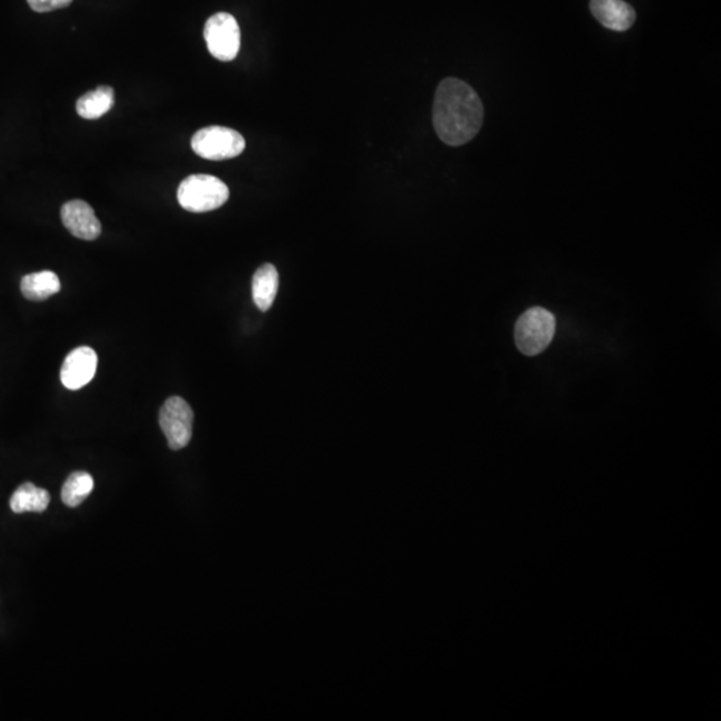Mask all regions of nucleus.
I'll return each mask as SVG.
<instances>
[{
  "mask_svg": "<svg viewBox=\"0 0 721 721\" xmlns=\"http://www.w3.org/2000/svg\"><path fill=\"white\" fill-rule=\"evenodd\" d=\"M191 147L205 160L226 161L241 155L246 142L241 134L229 127L208 126L194 134Z\"/></svg>",
  "mask_w": 721,
  "mask_h": 721,
  "instance_id": "obj_4",
  "label": "nucleus"
},
{
  "mask_svg": "<svg viewBox=\"0 0 721 721\" xmlns=\"http://www.w3.org/2000/svg\"><path fill=\"white\" fill-rule=\"evenodd\" d=\"M94 489V478L90 473L74 472L67 478L62 488V500L69 508L79 506Z\"/></svg>",
  "mask_w": 721,
  "mask_h": 721,
  "instance_id": "obj_14",
  "label": "nucleus"
},
{
  "mask_svg": "<svg viewBox=\"0 0 721 721\" xmlns=\"http://www.w3.org/2000/svg\"><path fill=\"white\" fill-rule=\"evenodd\" d=\"M206 44L208 52L216 60L222 62H230L236 60L241 49V30L238 22L227 13H218L210 16L206 22L205 32Z\"/></svg>",
  "mask_w": 721,
  "mask_h": 721,
  "instance_id": "obj_5",
  "label": "nucleus"
},
{
  "mask_svg": "<svg viewBox=\"0 0 721 721\" xmlns=\"http://www.w3.org/2000/svg\"><path fill=\"white\" fill-rule=\"evenodd\" d=\"M114 106V90L108 86H99L88 91L77 102V111L85 119H98L107 114Z\"/></svg>",
  "mask_w": 721,
  "mask_h": 721,
  "instance_id": "obj_13",
  "label": "nucleus"
},
{
  "mask_svg": "<svg viewBox=\"0 0 721 721\" xmlns=\"http://www.w3.org/2000/svg\"><path fill=\"white\" fill-rule=\"evenodd\" d=\"M556 333V319L544 308H531L520 317L514 328V339L520 352L537 356L544 352Z\"/></svg>",
  "mask_w": 721,
  "mask_h": 721,
  "instance_id": "obj_3",
  "label": "nucleus"
},
{
  "mask_svg": "<svg viewBox=\"0 0 721 721\" xmlns=\"http://www.w3.org/2000/svg\"><path fill=\"white\" fill-rule=\"evenodd\" d=\"M50 500L51 497L46 489L38 488L32 483H26L14 492L10 506L14 513H24V512L42 513L46 511Z\"/></svg>",
  "mask_w": 721,
  "mask_h": 721,
  "instance_id": "obj_12",
  "label": "nucleus"
},
{
  "mask_svg": "<svg viewBox=\"0 0 721 721\" xmlns=\"http://www.w3.org/2000/svg\"><path fill=\"white\" fill-rule=\"evenodd\" d=\"M72 0H27L30 7L36 13H50V11L60 10L71 5Z\"/></svg>",
  "mask_w": 721,
  "mask_h": 721,
  "instance_id": "obj_15",
  "label": "nucleus"
},
{
  "mask_svg": "<svg viewBox=\"0 0 721 721\" xmlns=\"http://www.w3.org/2000/svg\"><path fill=\"white\" fill-rule=\"evenodd\" d=\"M194 413L182 397H170L160 411V425L170 449L188 447L193 436Z\"/></svg>",
  "mask_w": 721,
  "mask_h": 721,
  "instance_id": "obj_6",
  "label": "nucleus"
},
{
  "mask_svg": "<svg viewBox=\"0 0 721 721\" xmlns=\"http://www.w3.org/2000/svg\"><path fill=\"white\" fill-rule=\"evenodd\" d=\"M178 202L191 213H208L221 208L229 199L226 183L213 175H190L178 188Z\"/></svg>",
  "mask_w": 721,
  "mask_h": 721,
  "instance_id": "obj_2",
  "label": "nucleus"
},
{
  "mask_svg": "<svg viewBox=\"0 0 721 721\" xmlns=\"http://www.w3.org/2000/svg\"><path fill=\"white\" fill-rule=\"evenodd\" d=\"M484 124V106L478 94L464 80L447 78L437 88L433 127L439 138L458 147L472 141Z\"/></svg>",
  "mask_w": 721,
  "mask_h": 721,
  "instance_id": "obj_1",
  "label": "nucleus"
},
{
  "mask_svg": "<svg viewBox=\"0 0 721 721\" xmlns=\"http://www.w3.org/2000/svg\"><path fill=\"white\" fill-rule=\"evenodd\" d=\"M21 291L24 298L30 300H44L51 295L60 293V281L54 272L32 273L22 278Z\"/></svg>",
  "mask_w": 721,
  "mask_h": 721,
  "instance_id": "obj_11",
  "label": "nucleus"
},
{
  "mask_svg": "<svg viewBox=\"0 0 721 721\" xmlns=\"http://www.w3.org/2000/svg\"><path fill=\"white\" fill-rule=\"evenodd\" d=\"M280 286V275L274 264L264 263L255 272L253 277L252 293L257 308L267 311L272 308Z\"/></svg>",
  "mask_w": 721,
  "mask_h": 721,
  "instance_id": "obj_10",
  "label": "nucleus"
},
{
  "mask_svg": "<svg viewBox=\"0 0 721 721\" xmlns=\"http://www.w3.org/2000/svg\"><path fill=\"white\" fill-rule=\"evenodd\" d=\"M60 217L66 229L83 241H94L102 233V225L94 208L85 200L74 199L65 203Z\"/></svg>",
  "mask_w": 721,
  "mask_h": 721,
  "instance_id": "obj_8",
  "label": "nucleus"
},
{
  "mask_svg": "<svg viewBox=\"0 0 721 721\" xmlns=\"http://www.w3.org/2000/svg\"><path fill=\"white\" fill-rule=\"evenodd\" d=\"M590 13L605 29L626 32L633 26L636 13L624 0H590Z\"/></svg>",
  "mask_w": 721,
  "mask_h": 721,
  "instance_id": "obj_9",
  "label": "nucleus"
},
{
  "mask_svg": "<svg viewBox=\"0 0 721 721\" xmlns=\"http://www.w3.org/2000/svg\"><path fill=\"white\" fill-rule=\"evenodd\" d=\"M98 367V356L88 347H80L67 356L60 369V381L69 391H79L91 383Z\"/></svg>",
  "mask_w": 721,
  "mask_h": 721,
  "instance_id": "obj_7",
  "label": "nucleus"
}]
</instances>
